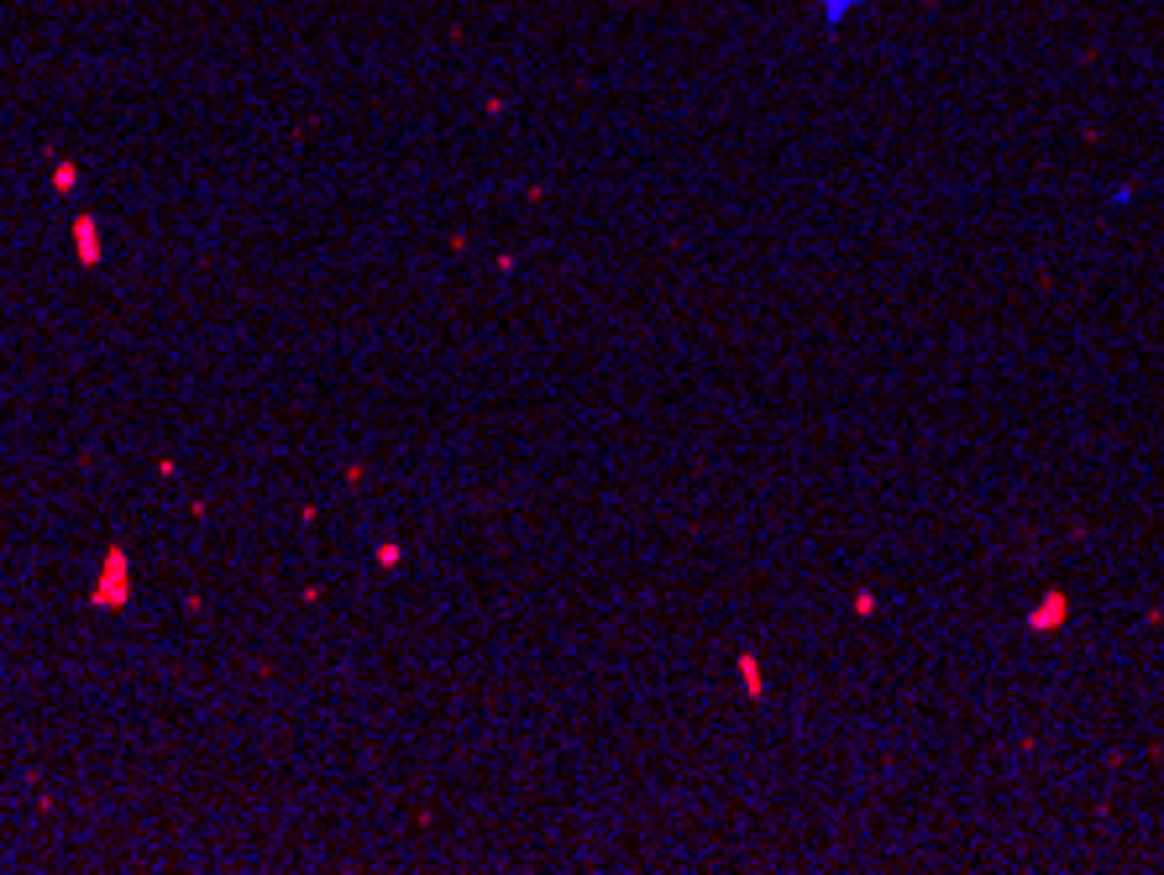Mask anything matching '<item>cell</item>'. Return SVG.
Returning a JSON list of instances; mask_svg holds the SVG:
<instances>
[{
	"label": "cell",
	"instance_id": "1",
	"mask_svg": "<svg viewBox=\"0 0 1164 875\" xmlns=\"http://www.w3.org/2000/svg\"><path fill=\"white\" fill-rule=\"evenodd\" d=\"M813 5H818V16H824L829 26H839L845 16H850V11H860L866 0H813Z\"/></svg>",
	"mask_w": 1164,
	"mask_h": 875
},
{
	"label": "cell",
	"instance_id": "2",
	"mask_svg": "<svg viewBox=\"0 0 1164 875\" xmlns=\"http://www.w3.org/2000/svg\"><path fill=\"white\" fill-rule=\"evenodd\" d=\"M74 237H79V247H84V262H100V241H95V226H90V220H79V226H74Z\"/></svg>",
	"mask_w": 1164,
	"mask_h": 875
}]
</instances>
